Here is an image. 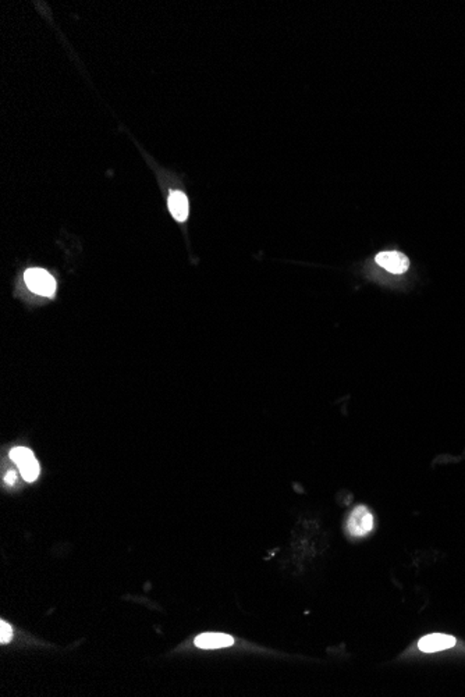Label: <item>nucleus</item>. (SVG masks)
Wrapping results in <instances>:
<instances>
[{
    "label": "nucleus",
    "instance_id": "f257e3e1",
    "mask_svg": "<svg viewBox=\"0 0 465 697\" xmlns=\"http://www.w3.org/2000/svg\"><path fill=\"white\" fill-rule=\"evenodd\" d=\"M24 280L27 287L31 289L34 294L42 296V297H53L56 291V281L54 278L43 269H28L24 274Z\"/></svg>",
    "mask_w": 465,
    "mask_h": 697
},
{
    "label": "nucleus",
    "instance_id": "f03ea898",
    "mask_svg": "<svg viewBox=\"0 0 465 697\" xmlns=\"http://www.w3.org/2000/svg\"><path fill=\"white\" fill-rule=\"evenodd\" d=\"M10 459L17 465L21 476L27 482H34L39 476V463L30 448L16 447L10 451Z\"/></svg>",
    "mask_w": 465,
    "mask_h": 697
},
{
    "label": "nucleus",
    "instance_id": "7ed1b4c3",
    "mask_svg": "<svg viewBox=\"0 0 465 697\" xmlns=\"http://www.w3.org/2000/svg\"><path fill=\"white\" fill-rule=\"evenodd\" d=\"M375 262L391 274H404L410 269V259L398 251H385L376 255Z\"/></svg>",
    "mask_w": 465,
    "mask_h": 697
},
{
    "label": "nucleus",
    "instance_id": "20e7f679",
    "mask_svg": "<svg viewBox=\"0 0 465 697\" xmlns=\"http://www.w3.org/2000/svg\"><path fill=\"white\" fill-rule=\"evenodd\" d=\"M374 528V516L365 507H357L350 519H348V531L354 536H364Z\"/></svg>",
    "mask_w": 465,
    "mask_h": 697
},
{
    "label": "nucleus",
    "instance_id": "39448f33",
    "mask_svg": "<svg viewBox=\"0 0 465 697\" xmlns=\"http://www.w3.org/2000/svg\"><path fill=\"white\" fill-rule=\"evenodd\" d=\"M454 645H455V639L453 636L433 633V634L424 636L418 643V648L425 653H435V652H440V650H447V649L453 648Z\"/></svg>",
    "mask_w": 465,
    "mask_h": 697
},
{
    "label": "nucleus",
    "instance_id": "423d86ee",
    "mask_svg": "<svg viewBox=\"0 0 465 697\" xmlns=\"http://www.w3.org/2000/svg\"><path fill=\"white\" fill-rule=\"evenodd\" d=\"M195 646L199 649H220L235 643V639L224 633H204L195 637Z\"/></svg>",
    "mask_w": 465,
    "mask_h": 697
},
{
    "label": "nucleus",
    "instance_id": "0eeeda50",
    "mask_svg": "<svg viewBox=\"0 0 465 697\" xmlns=\"http://www.w3.org/2000/svg\"><path fill=\"white\" fill-rule=\"evenodd\" d=\"M169 210L171 213V216L176 219L177 221H184L187 220L188 217V199L187 197L180 192V191H174L170 194L169 197Z\"/></svg>",
    "mask_w": 465,
    "mask_h": 697
},
{
    "label": "nucleus",
    "instance_id": "6e6552de",
    "mask_svg": "<svg viewBox=\"0 0 465 697\" xmlns=\"http://www.w3.org/2000/svg\"><path fill=\"white\" fill-rule=\"evenodd\" d=\"M12 636H13V630H12V626L8 625L6 622H0V642H2L3 645L5 643H9L12 641Z\"/></svg>",
    "mask_w": 465,
    "mask_h": 697
},
{
    "label": "nucleus",
    "instance_id": "1a4fd4ad",
    "mask_svg": "<svg viewBox=\"0 0 465 697\" xmlns=\"http://www.w3.org/2000/svg\"><path fill=\"white\" fill-rule=\"evenodd\" d=\"M16 478H17L16 472H14V471H9V474H8V476H6V483H8V485H10V486H12V485H14Z\"/></svg>",
    "mask_w": 465,
    "mask_h": 697
}]
</instances>
